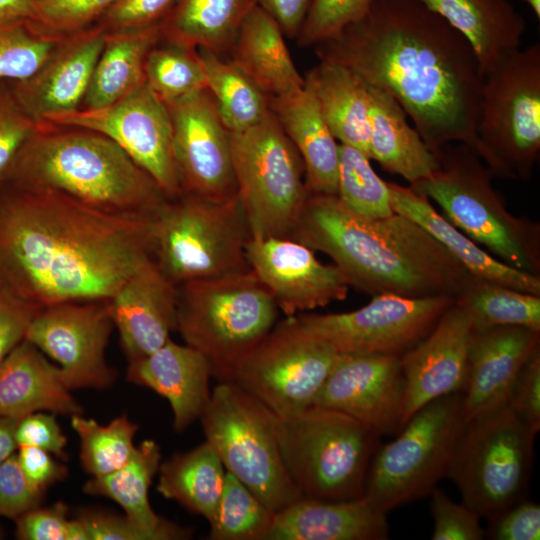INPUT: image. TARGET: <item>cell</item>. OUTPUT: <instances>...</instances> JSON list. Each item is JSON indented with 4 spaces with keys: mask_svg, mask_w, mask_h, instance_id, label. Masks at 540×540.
I'll use <instances>...</instances> for the list:
<instances>
[{
    "mask_svg": "<svg viewBox=\"0 0 540 540\" xmlns=\"http://www.w3.org/2000/svg\"><path fill=\"white\" fill-rule=\"evenodd\" d=\"M318 45L320 59L393 96L433 152L460 142L478 154V60L468 41L419 0H374L361 20Z\"/></svg>",
    "mask_w": 540,
    "mask_h": 540,
    "instance_id": "6da1fadb",
    "label": "cell"
},
{
    "mask_svg": "<svg viewBox=\"0 0 540 540\" xmlns=\"http://www.w3.org/2000/svg\"><path fill=\"white\" fill-rule=\"evenodd\" d=\"M154 218L105 213L66 196L0 188V284L39 307L109 300L152 258Z\"/></svg>",
    "mask_w": 540,
    "mask_h": 540,
    "instance_id": "7a4b0ae2",
    "label": "cell"
},
{
    "mask_svg": "<svg viewBox=\"0 0 540 540\" xmlns=\"http://www.w3.org/2000/svg\"><path fill=\"white\" fill-rule=\"evenodd\" d=\"M292 238L325 253L349 286L371 296L455 299L472 278L411 219L362 217L336 195L309 193Z\"/></svg>",
    "mask_w": 540,
    "mask_h": 540,
    "instance_id": "3957f363",
    "label": "cell"
},
{
    "mask_svg": "<svg viewBox=\"0 0 540 540\" xmlns=\"http://www.w3.org/2000/svg\"><path fill=\"white\" fill-rule=\"evenodd\" d=\"M6 184L47 190L90 208L154 218L168 198L151 176L108 137L83 128L39 124Z\"/></svg>",
    "mask_w": 540,
    "mask_h": 540,
    "instance_id": "277c9868",
    "label": "cell"
},
{
    "mask_svg": "<svg viewBox=\"0 0 540 540\" xmlns=\"http://www.w3.org/2000/svg\"><path fill=\"white\" fill-rule=\"evenodd\" d=\"M435 153L438 170L410 187L493 257L540 276L539 223L508 211L492 171L469 145L451 143Z\"/></svg>",
    "mask_w": 540,
    "mask_h": 540,
    "instance_id": "5b68a950",
    "label": "cell"
},
{
    "mask_svg": "<svg viewBox=\"0 0 540 540\" xmlns=\"http://www.w3.org/2000/svg\"><path fill=\"white\" fill-rule=\"evenodd\" d=\"M177 288L176 330L206 357L212 377L231 382L240 362L274 327V298L250 269Z\"/></svg>",
    "mask_w": 540,
    "mask_h": 540,
    "instance_id": "8992f818",
    "label": "cell"
},
{
    "mask_svg": "<svg viewBox=\"0 0 540 540\" xmlns=\"http://www.w3.org/2000/svg\"><path fill=\"white\" fill-rule=\"evenodd\" d=\"M276 431L283 461L302 497L346 501L364 496L379 436L343 412L316 405L292 417L276 416Z\"/></svg>",
    "mask_w": 540,
    "mask_h": 540,
    "instance_id": "52a82bcc",
    "label": "cell"
},
{
    "mask_svg": "<svg viewBox=\"0 0 540 540\" xmlns=\"http://www.w3.org/2000/svg\"><path fill=\"white\" fill-rule=\"evenodd\" d=\"M250 238L239 198L218 202L182 194L168 199L154 219L152 258L178 286L250 269Z\"/></svg>",
    "mask_w": 540,
    "mask_h": 540,
    "instance_id": "ba28073f",
    "label": "cell"
},
{
    "mask_svg": "<svg viewBox=\"0 0 540 540\" xmlns=\"http://www.w3.org/2000/svg\"><path fill=\"white\" fill-rule=\"evenodd\" d=\"M463 392L436 398L417 410L376 449L368 469L364 499L387 514L403 504L429 496L447 477L464 427Z\"/></svg>",
    "mask_w": 540,
    "mask_h": 540,
    "instance_id": "9c48e42d",
    "label": "cell"
},
{
    "mask_svg": "<svg viewBox=\"0 0 540 540\" xmlns=\"http://www.w3.org/2000/svg\"><path fill=\"white\" fill-rule=\"evenodd\" d=\"M199 419L225 470L270 510L303 498L280 452L276 416L258 400L233 382H219Z\"/></svg>",
    "mask_w": 540,
    "mask_h": 540,
    "instance_id": "30bf717a",
    "label": "cell"
},
{
    "mask_svg": "<svg viewBox=\"0 0 540 540\" xmlns=\"http://www.w3.org/2000/svg\"><path fill=\"white\" fill-rule=\"evenodd\" d=\"M483 78L478 156L494 176L529 180L540 152V44L514 51Z\"/></svg>",
    "mask_w": 540,
    "mask_h": 540,
    "instance_id": "8fae6325",
    "label": "cell"
},
{
    "mask_svg": "<svg viewBox=\"0 0 540 540\" xmlns=\"http://www.w3.org/2000/svg\"><path fill=\"white\" fill-rule=\"evenodd\" d=\"M229 133L251 238H292L309 195L300 155L272 111L256 125Z\"/></svg>",
    "mask_w": 540,
    "mask_h": 540,
    "instance_id": "7c38bea8",
    "label": "cell"
},
{
    "mask_svg": "<svg viewBox=\"0 0 540 540\" xmlns=\"http://www.w3.org/2000/svg\"><path fill=\"white\" fill-rule=\"evenodd\" d=\"M536 435L507 404L467 422L446 477L462 502L490 520L524 500Z\"/></svg>",
    "mask_w": 540,
    "mask_h": 540,
    "instance_id": "4fadbf2b",
    "label": "cell"
},
{
    "mask_svg": "<svg viewBox=\"0 0 540 540\" xmlns=\"http://www.w3.org/2000/svg\"><path fill=\"white\" fill-rule=\"evenodd\" d=\"M337 356L291 316L275 324L240 362L231 382L277 417L288 418L313 405Z\"/></svg>",
    "mask_w": 540,
    "mask_h": 540,
    "instance_id": "5bb4252c",
    "label": "cell"
},
{
    "mask_svg": "<svg viewBox=\"0 0 540 540\" xmlns=\"http://www.w3.org/2000/svg\"><path fill=\"white\" fill-rule=\"evenodd\" d=\"M455 301L449 296L409 298L372 296L365 306L345 313H300L294 316L308 333L341 354L402 356L435 326Z\"/></svg>",
    "mask_w": 540,
    "mask_h": 540,
    "instance_id": "9a60e30c",
    "label": "cell"
},
{
    "mask_svg": "<svg viewBox=\"0 0 540 540\" xmlns=\"http://www.w3.org/2000/svg\"><path fill=\"white\" fill-rule=\"evenodd\" d=\"M45 123L83 128L108 137L151 176L168 199L182 195L170 113L146 82L113 104L79 108Z\"/></svg>",
    "mask_w": 540,
    "mask_h": 540,
    "instance_id": "2e32d148",
    "label": "cell"
},
{
    "mask_svg": "<svg viewBox=\"0 0 540 540\" xmlns=\"http://www.w3.org/2000/svg\"><path fill=\"white\" fill-rule=\"evenodd\" d=\"M114 327L110 299L67 302L41 308L24 340L59 364L70 390H103L117 378L105 358Z\"/></svg>",
    "mask_w": 540,
    "mask_h": 540,
    "instance_id": "e0dca14e",
    "label": "cell"
},
{
    "mask_svg": "<svg viewBox=\"0 0 540 540\" xmlns=\"http://www.w3.org/2000/svg\"><path fill=\"white\" fill-rule=\"evenodd\" d=\"M166 106L182 194L218 202L237 199L230 133L208 90Z\"/></svg>",
    "mask_w": 540,
    "mask_h": 540,
    "instance_id": "ac0fdd59",
    "label": "cell"
},
{
    "mask_svg": "<svg viewBox=\"0 0 540 540\" xmlns=\"http://www.w3.org/2000/svg\"><path fill=\"white\" fill-rule=\"evenodd\" d=\"M405 401L399 356L338 353L313 405L343 412L381 437L405 425Z\"/></svg>",
    "mask_w": 540,
    "mask_h": 540,
    "instance_id": "d6986e66",
    "label": "cell"
},
{
    "mask_svg": "<svg viewBox=\"0 0 540 540\" xmlns=\"http://www.w3.org/2000/svg\"><path fill=\"white\" fill-rule=\"evenodd\" d=\"M246 260L287 317L347 297L349 284L342 272L320 262L313 249L293 238H250Z\"/></svg>",
    "mask_w": 540,
    "mask_h": 540,
    "instance_id": "ffe728a7",
    "label": "cell"
},
{
    "mask_svg": "<svg viewBox=\"0 0 540 540\" xmlns=\"http://www.w3.org/2000/svg\"><path fill=\"white\" fill-rule=\"evenodd\" d=\"M106 32L98 25L61 37L30 77L14 82L12 92L33 120L45 123L81 107Z\"/></svg>",
    "mask_w": 540,
    "mask_h": 540,
    "instance_id": "44dd1931",
    "label": "cell"
},
{
    "mask_svg": "<svg viewBox=\"0 0 540 540\" xmlns=\"http://www.w3.org/2000/svg\"><path fill=\"white\" fill-rule=\"evenodd\" d=\"M472 331L468 313L454 301L433 329L400 356L406 382L405 423L430 401L464 392Z\"/></svg>",
    "mask_w": 540,
    "mask_h": 540,
    "instance_id": "7402d4cb",
    "label": "cell"
},
{
    "mask_svg": "<svg viewBox=\"0 0 540 540\" xmlns=\"http://www.w3.org/2000/svg\"><path fill=\"white\" fill-rule=\"evenodd\" d=\"M538 350L540 331L527 327L494 326L472 331L462 398L464 425L507 403L517 375Z\"/></svg>",
    "mask_w": 540,
    "mask_h": 540,
    "instance_id": "603a6c76",
    "label": "cell"
},
{
    "mask_svg": "<svg viewBox=\"0 0 540 540\" xmlns=\"http://www.w3.org/2000/svg\"><path fill=\"white\" fill-rule=\"evenodd\" d=\"M178 288L153 259L139 266L110 298L122 350L132 362L156 351L176 330Z\"/></svg>",
    "mask_w": 540,
    "mask_h": 540,
    "instance_id": "cb8c5ba5",
    "label": "cell"
},
{
    "mask_svg": "<svg viewBox=\"0 0 540 540\" xmlns=\"http://www.w3.org/2000/svg\"><path fill=\"white\" fill-rule=\"evenodd\" d=\"M211 377L210 363L202 353L171 339L146 357L129 362L126 373L128 382L168 400L176 432L201 417L211 397Z\"/></svg>",
    "mask_w": 540,
    "mask_h": 540,
    "instance_id": "d4e9b609",
    "label": "cell"
},
{
    "mask_svg": "<svg viewBox=\"0 0 540 540\" xmlns=\"http://www.w3.org/2000/svg\"><path fill=\"white\" fill-rule=\"evenodd\" d=\"M386 514L364 497L346 501L301 498L275 513L264 540H385Z\"/></svg>",
    "mask_w": 540,
    "mask_h": 540,
    "instance_id": "484cf974",
    "label": "cell"
},
{
    "mask_svg": "<svg viewBox=\"0 0 540 540\" xmlns=\"http://www.w3.org/2000/svg\"><path fill=\"white\" fill-rule=\"evenodd\" d=\"M388 187L393 211L411 219L426 230L472 278L540 295V276L520 271L493 257L449 222L427 197L417 193L410 186L388 182Z\"/></svg>",
    "mask_w": 540,
    "mask_h": 540,
    "instance_id": "4316f807",
    "label": "cell"
},
{
    "mask_svg": "<svg viewBox=\"0 0 540 540\" xmlns=\"http://www.w3.org/2000/svg\"><path fill=\"white\" fill-rule=\"evenodd\" d=\"M270 108L302 159L308 192L336 195L339 143L309 85L272 97Z\"/></svg>",
    "mask_w": 540,
    "mask_h": 540,
    "instance_id": "83f0119b",
    "label": "cell"
},
{
    "mask_svg": "<svg viewBox=\"0 0 540 540\" xmlns=\"http://www.w3.org/2000/svg\"><path fill=\"white\" fill-rule=\"evenodd\" d=\"M51 364L30 342L21 341L0 364V416L21 419L35 412L74 416L83 414Z\"/></svg>",
    "mask_w": 540,
    "mask_h": 540,
    "instance_id": "f1b7e54d",
    "label": "cell"
},
{
    "mask_svg": "<svg viewBox=\"0 0 540 540\" xmlns=\"http://www.w3.org/2000/svg\"><path fill=\"white\" fill-rule=\"evenodd\" d=\"M470 44L484 77L520 49L525 18L509 0H419Z\"/></svg>",
    "mask_w": 540,
    "mask_h": 540,
    "instance_id": "f546056e",
    "label": "cell"
},
{
    "mask_svg": "<svg viewBox=\"0 0 540 540\" xmlns=\"http://www.w3.org/2000/svg\"><path fill=\"white\" fill-rule=\"evenodd\" d=\"M369 91V158L410 185L437 171L436 153L409 124L401 105L383 90L369 86Z\"/></svg>",
    "mask_w": 540,
    "mask_h": 540,
    "instance_id": "4dcf8cb0",
    "label": "cell"
},
{
    "mask_svg": "<svg viewBox=\"0 0 540 540\" xmlns=\"http://www.w3.org/2000/svg\"><path fill=\"white\" fill-rule=\"evenodd\" d=\"M230 47L231 61L266 95L281 96L306 83L292 61L280 26L255 2Z\"/></svg>",
    "mask_w": 540,
    "mask_h": 540,
    "instance_id": "1f68e13d",
    "label": "cell"
},
{
    "mask_svg": "<svg viewBox=\"0 0 540 540\" xmlns=\"http://www.w3.org/2000/svg\"><path fill=\"white\" fill-rule=\"evenodd\" d=\"M161 461L160 447L146 439L136 446L129 461L118 470L91 477L83 486L84 493L115 501L125 516L148 531L153 540H176L191 537L192 530L161 518L149 502V488Z\"/></svg>",
    "mask_w": 540,
    "mask_h": 540,
    "instance_id": "d6a6232c",
    "label": "cell"
},
{
    "mask_svg": "<svg viewBox=\"0 0 540 540\" xmlns=\"http://www.w3.org/2000/svg\"><path fill=\"white\" fill-rule=\"evenodd\" d=\"M305 80L335 139L369 157L370 91L366 82L347 66L327 59H320Z\"/></svg>",
    "mask_w": 540,
    "mask_h": 540,
    "instance_id": "836d02e7",
    "label": "cell"
},
{
    "mask_svg": "<svg viewBox=\"0 0 540 540\" xmlns=\"http://www.w3.org/2000/svg\"><path fill=\"white\" fill-rule=\"evenodd\" d=\"M160 38L161 23L107 31L80 108L108 106L145 83V60Z\"/></svg>",
    "mask_w": 540,
    "mask_h": 540,
    "instance_id": "e575fe53",
    "label": "cell"
},
{
    "mask_svg": "<svg viewBox=\"0 0 540 540\" xmlns=\"http://www.w3.org/2000/svg\"><path fill=\"white\" fill-rule=\"evenodd\" d=\"M254 0H176L161 21V37L216 53L229 48Z\"/></svg>",
    "mask_w": 540,
    "mask_h": 540,
    "instance_id": "d590c367",
    "label": "cell"
},
{
    "mask_svg": "<svg viewBox=\"0 0 540 540\" xmlns=\"http://www.w3.org/2000/svg\"><path fill=\"white\" fill-rule=\"evenodd\" d=\"M157 491L187 510L211 519L221 497L226 470L204 441L197 447L160 463Z\"/></svg>",
    "mask_w": 540,
    "mask_h": 540,
    "instance_id": "8d00e7d4",
    "label": "cell"
},
{
    "mask_svg": "<svg viewBox=\"0 0 540 540\" xmlns=\"http://www.w3.org/2000/svg\"><path fill=\"white\" fill-rule=\"evenodd\" d=\"M206 89L229 132H240L262 121L270 112L267 95L231 60L219 53L196 49Z\"/></svg>",
    "mask_w": 540,
    "mask_h": 540,
    "instance_id": "74e56055",
    "label": "cell"
},
{
    "mask_svg": "<svg viewBox=\"0 0 540 540\" xmlns=\"http://www.w3.org/2000/svg\"><path fill=\"white\" fill-rule=\"evenodd\" d=\"M455 302L468 313L473 330L522 326L540 331V295L471 278Z\"/></svg>",
    "mask_w": 540,
    "mask_h": 540,
    "instance_id": "f35d334b",
    "label": "cell"
},
{
    "mask_svg": "<svg viewBox=\"0 0 540 540\" xmlns=\"http://www.w3.org/2000/svg\"><path fill=\"white\" fill-rule=\"evenodd\" d=\"M71 426L80 439L83 469L92 477L110 474L132 457L138 425L123 414L106 425L83 414L71 417Z\"/></svg>",
    "mask_w": 540,
    "mask_h": 540,
    "instance_id": "ab89813d",
    "label": "cell"
},
{
    "mask_svg": "<svg viewBox=\"0 0 540 540\" xmlns=\"http://www.w3.org/2000/svg\"><path fill=\"white\" fill-rule=\"evenodd\" d=\"M275 513L245 484L226 471L210 524L211 540H264Z\"/></svg>",
    "mask_w": 540,
    "mask_h": 540,
    "instance_id": "60d3db41",
    "label": "cell"
},
{
    "mask_svg": "<svg viewBox=\"0 0 540 540\" xmlns=\"http://www.w3.org/2000/svg\"><path fill=\"white\" fill-rule=\"evenodd\" d=\"M157 44L146 57L144 73L146 84L160 100L170 105L206 89L196 49L169 41Z\"/></svg>",
    "mask_w": 540,
    "mask_h": 540,
    "instance_id": "b9f144b4",
    "label": "cell"
},
{
    "mask_svg": "<svg viewBox=\"0 0 540 540\" xmlns=\"http://www.w3.org/2000/svg\"><path fill=\"white\" fill-rule=\"evenodd\" d=\"M359 149L339 143V174L336 196L353 213L366 218H384L395 212L388 182L382 180Z\"/></svg>",
    "mask_w": 540,
    "mask_h": 540,
    "instance_id": "7bdbcfd3",
    "label": "cell"
},
{
    "mask_svg": "<svg viewBox=\"0 0 540 540\" xmlns=\"http://www.w3.org/2000/svg\"><path fill=\"white\" fill-rule=\"evenodd\" d=\"M60 38L38 33L29 22L0 25V80L30 77Z\"/></svg>",
    "mask_w": 540,
    "mask_h": 540,
    "instance_id": "ee69618b",
    "label": "cell"
},
{
    "mask_svg": "<svg viewBox=\"0 0 540 540\" xmlns=\"http://www.w3.org/2000/svg\"><path fill=\"white\" fill-rule=\"evenodd\" d=\"M117 0H37L29 24L38 33L64 37L90 27Z\"/></svg>",
    "mask_w": 540,
    "mask_h": 540,
    "instance_id": "f6af8a7d",
    "label": "cell"
},
{
    "mask_svg": "<svg viewBox=\"0 0 540 540\" xmlns=\"http://www.w3.org/2000/svg\"><path fill=\"white\" fill-rule=\"evenodd\" d=\"M374 0H312L302 27L299 43L318 45L336 38L350 25L361 20Z\"/></svg>",
    "mask_w": 540,
    "mask_h": 540,
    "instance_id": "bcb514c9",
    "label": "cell"
},
{
    "mask_svg": "<svg viewBox=\"0 0 540 540\" xmlns=\"http://www.w3.org/2000/svg\"><path fill=\"white\" fill-rule=\"evenodd\" d=\"M39 123L19 105L12 89L0 80V188L7 181L12 167Z\"/></svg>",
    "mask_w": 540,
    "mask_h": 540,
    "instance_id": "7dc6e473",
    "label": "cell"
},
{
    "mask_svg": "<svg viewBox=\"0 0 540 540\" xmlns=\"http://www.w3.org/2000/svg\"><path fill=\"white\" fill-rule=\"evenodd\" d=\"M434 520L432 540H482L480 515L465 503H456L437 487L430 493Z\"/></svg>",
    "mask_w": 540,
    "mask_h": 540,
    "instance_id": "c3c4849f",
    "label": "cell"
},
{
    "mask_svg": "<svg viewBox=\"0 0 540 540\" xmlns=\"http://www.w3.org/2000/svg\"><path fill=\"white\" fill-rule=\"evenodd\" d=\"M15 521L20 540H86L81 523L77 518H68V507L63 502L38 506Z\"/></svg>",
    "mask_w": 540,
    "mask_h": 540,
    "instance_id": "681fc988",
    "label": "cell"
},
{
    "mask_svg": "<svg viewBox=\"0 0 540 540\" xmlns=\"http://www.w3.org/2000/svg\"><path fill=\"white\" fill-rule=\"evenodd\" d=\"M44 495L25 478L16 452L0 464V516L16 520L40 506Z\"/></svg>",
    "mask_w": 540,
    "mask_h": 540,
    "instance_id": "f907efd6",
    "label": "cell"
},
{
    "mask_svg": "<svg viewBox=\"0 0 540 540\" xmlns=\"http://www.w3.org/2000/svg\"><path fill=\"white\" fill-rule=\"evenodd\" d=\"M176 0H117L99 18L106 31L128 30L161 23Z\"/></svg>",
    "mask_w": 540,
    "mask_h": 540,
    "instance_id": "816d5d0a",
    "label": "cell"
},
{
    "mask_svg": "<svg viewBox=\"0 0 540 540\" xmlns=\"http://www.w3.org/2000/svg\"><path fill=\"white\" fill-rule=\"evenodd\" d=\"M534 432L540 430V350L535 352L517 375L507 403Z\"/></svg>",
    "mask_w": 540,
    "mask_h": 540,
    "instance_id": "f5cc1de1",
    "label": "cell"
},
{
    "mask_svg": "<svg viewBox=\"0 0 540 540\" xmlns=\"http://www.w3.org/2000/svg\"><path fill=\"white\" fill-rule=\"evenodd\" d=\"M40 309L0 284V364L24 340L29 324Z\"/></svg>",
    "mask_w": 540,
    "mask_h": 540,
    "instance_id": "db71d44e",
    "label": "cell"
},
{
    "mask_svg": "<svg viewBox=\"0 0 540 540\" xmlns=\"http://www.w3.org/2000/svg\"><path fill=\"white\" fill-rule=\"evenodd\" d=\"M485 536L493 540H539L540 505L522 500L489 520Z\"/></svg>",
    "mask_w": 540,
    "mask_h": 540,
    "instance_id": "11a10c76",
    "label": "cell"
},
{
    "mask_svg": "<svg viewBox=\"0 0 540 540\" xmlns=\"http://www.w3.org/2000/svg\"><path fill=\"white\" fill-rule=\"evenodd\" d=\"M15 438L18 447L41 448L66 461L67 438L53 414L35 412L18 420Z\"/></svg>",
    "mask_w": 540,
    "mask_h": 540,
    "instance_id": "9f6ffc18",
    "label": "cell"
},
{
    "mask_svg": "<svg viewBox=\"0 0 540 540\" xmlns=\"http://www.w3.org/2000/svg\"><path fill=\"white\" fill-rule=\"evenodd\" d=\"M76 518L86 540H153L148 531L125 515L91 510L81 512Z\"/></svg>",
    "mask_w": 540,
    "mask_h": 540,
    "instance_id": "6f0895ef",
    "label": "cell"
},
{
    "mask_svg": "<svg viewBox=\"0 0 540 540\" xmlns=\"http://www.w3.org/2000/svg\"><path fill=\"white\" fill-rule=\"evenodd\" d=\"M16 457L19 466L30 485L45 493L55 483L67 477L68 470L53 455L41 448L20 446Z\"/></svg>",
    "mask_w": 540,
    "mask_h": 540,
    "instance_id": "680465c9",
    "label": "cell"
},
{
    "mask_svg": "<svg viewBox=\"0 0 540 540\" xmlns=\"http://www.w3.org/2000/svg\"><path fill=\"white\" fill-rule=\"evenodd\" d=\"M289 38L298 36L312 0H254Z\"/></svg>",
    "mask_w": 540,
    "mask_h": 540,
    "instance_id": "91938a15",
    "label": "cell"
},
{
    "mask_svg": "<svg viewBox=\"0 0 540 540\" xmlns=\"http://www.w3.org/2000/svg\"><path fill=\"white\" fill-rule=\"evenodd\" d=\"M37 0H0V25L32 20Z\"/></svg>",
    "mask_w": 540,
    "mask_h": 540,
    "instance_id": "94428289",
    "label": "cell"
},
{
    "mask_svg": "<svg viewBox=\"0 0 540 540\" xmlns=\"http://www.w3.org/2000/svg\"><path fill=\"white\" fill-rule=\"evenodd\" d=\"M18 420L0 416V464L18 449L15 438Z\"/></svg>",
    "mask_w": 540,
    "mask_h": 540,
    "instance_id": "6125c7cd",
    "label": "cell"
},
{
    "mask_svg": "<svg viewBox=\"0 0 540 540\" xmlns=\"http://www.w3.org/2000/svg\"><path fill=\"white\" fill-rule=\"evenodd\" d=\"M525 2L529 7L532 9L533 13L537 17V19H540V0H522Z\"/></svg>",
    "mask_w": 540,
    "mask_h": 540,
    "instance_id": "be15d7a7",
    "label": "cell"
},
{
    "mask_svg": "<svg viewBox=\"0 0 540 540\" xmlns=\"http://www.w3.org/2000/svg\"><path fill=\"white\" fill-rule=\"evenodd\" d=\"M3 537H4V534H3V531H2V529L0 527V539L3 538Z\"/></svg>",
    "mask_w": 540,
    "mask_h": 540,
    "instance_id": "e7e4bbea",
    "label": "cell"
}]
</instances>
